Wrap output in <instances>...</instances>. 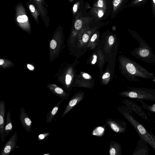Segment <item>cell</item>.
Here are the masks:
<instances>
[{
	"label": "cell",
	"instance_id": "obj_1",
	"mask_svg": "<svg viewBox=\"0 0 155 155\" xmlns=\"http://www.w3.org/2000/svg\"><path fill=\"white\" fill-rule=\"evenodd\" d=\"M118 110L134 127L140 138L146 141L155 150V136L146 130L132 115V111L126 106L118 107Z\"/></svg>",
	"mask_w": 155,
	"mask_h": 155
},
{
	"label": "cell",
	"instance_id": "obj_2",
	"mask_svg": "<svg viewBox=\"0 0 155 155\" xmlns=\"http://www.w3.org/2000/svg\"><path fill=\"white\" fill-rule=\"evenodd\" d=\"M126 69L130 81L138 82L139 78L151 79L155 82V76L153 73L149 72L136 61L127 59L125 65Z\"/></svg>",
	"mask_w": 155,
	"mask_h": 155
},
{
	"label": "cell",
	"instance_id": "obj_3",
	"mask_svg": "<svg viewBox=\"0 0 155 155\" xmlns=\"http://www.w3.org/2000/svg\"><path fill=\"white\" fill-rule=\"evenodd\" d=\"M132 35L139 42V46L131 51L135 57L144 62L149 63H155V54L151 48L137 34L134 33Z\"/></svg>",
	"mask_w": 155,
	"mask_h": 155
},
{
	"label": "cell",
	"instance_id": "obj_4",
	"mask_svg": "<svg viewBox=\"0 0 155 155\" xmlns=\"http://www.w3.org/2000/svg\"><path fill=\"white\" fill-rule=\"evenodd\" d=\"M123 97L155 102V90L144 87H131L120 93Z\"/></svg>",
	"mask_w": 155,
	"mask_h": 155
},
{
	"label": "cell",
	"instance_id": "obj_5",
	"mask_svg": "<svg viewBox=\"0 0 155 155\" xmlns=\"http://www.w3.org/2000/svg\"><path fill=\"white\" fill-rule=\"evenodd\" d=\"M108 126L114 132L118 133H123L126 131V123L122 120L108 118L106 120Z\"/></svg>",
	"mask_w": 155,
	"mask_h": 155
},
{
	"label": "cell",
	"instance_id": "obj_6",
	"mask_svg": "<svg viewBox=\"0 0 155 155\" xmlns=\"http://www.w3.org/2000/svg\"><path fill=\"white\" fill-rule=\"evenodd\" d=\"M18 134L15 131L4 145L0 155H9L15 149L18 140Z\"/></svg>",
	"mask_w": 155,
	"mask_h": 155
},
{
	"label": "cell",
	"instance_id": "obj_7",
	"mask_svg": "<svg viewBox=\"0 0 155 155\" xmlns=\"http://www.w3.org/2000/svg\"><path fill=\"white\" fill-rule=\"evenodd\" d=\"M24 10L21 5L18 7L16 10V21L21 27L27 29L30 27L29 21Z\"/></svg>",
	"mask_w": 155,
	"mask_h": 155
},
{
	"label": "cell",
	"instance_id": "obj_8",
	"mask_svg": "<svg viewBox=\"0 0 155 155\" xmlns=\"http://www.w3.org/2000/svg\"><path fill=\"white\" fill-rule=\"evenodd\" d=\"M122 103L127 108L134 111L142 119L147 120L148 118L142 108L134 102L127 99L124 100Z\"/></svg>",
	"mask_w": 155,
	"mask_h": 155
},
{
	"label": "cell",
	"instance_id": "obj_9",
	"mask_svg": "<svg viewBox=\"0 0 155 155\" xmlns=\"http://www.w3.org/2000/svg\"><path fill=\"white\" fill-rule=\"evenodd\" d=\"M19 119L24 129L27 132H30L31 131L32 120L26 112L24 107H21Z\"/></svg>",
	"mask_w": 155,
	"mask_h": 155
},
{
	"label": "cell",
	"instance_id": "obj_10",
	"mask_svg": "<svg viewBox=\"0 0 155 155\" xmlns=\"http://www.w3.org/2000/svg\"><path fill=\"white\" fill-rule=\"evenodd\" d=\"M5 104L4 101H0V136L1 140L4 142L5 136Z\"/></svg>",
	"mask_w": 155,
	"mask_h": 155
},
{
	"label": "cell",
	"instance_id": "obj_11",
	"mask_svg": "<svg viewBox=\"0 0 155 155\" xmlns=\"http://www.w3.org/2000/svg\"><path fill=\"white\" fill-rule=\"evenodd\" d=\"M84 95L81 94L74 96L68 101L66 107L63 112L61 117H64L76 105L79 103L84 97Z\"/></svg>",
	"mask_w": 155,
	"mask_h": 155
},
{
	"label": "cell",
	"instance_id": "obj_12",
	"mask_svg": "<svg viewBox=\"0 0 155 155\" xmlns=\"http://www.w3.org/2000/svg\"><path fill=\"white\" fill-rule=\"evenodd\" d=\"M48 87L53 94L62 100L68 99L69 94L66 93L61 87L54 85H49Z\"/></svg>",
	"mask_w": 155,
	"mask_h": 155
},
{
	"label": "cell",
	"instance_id": "obj_13",
	"mask_svg": "<svg viewBox=\"0 0 155 155\" xmlns=\"http://www.w3.org/2000/svg\"><path fill=\"white\" fill-rule=\"evenodd\" d=\"M110 155H121V147L120 144L114 141H111L109 147Z\"/></svg>",
	"mask_w": 155,
	"mask_h": 155
},
{
	"label": "cell",
	"instance_id": "obj_14",
	"mask_svg": "<svg viewBox=\"0 0 155 155\" xmlns=\"http://www.w3.org/2000/svg\"><path fill=\"white\" fill-rule=\"evenodd\" d=\"M62 100L59 101L56 105L46 115V122L47 123H51L57 113L60 104L63 101Z\"/></svg>",
	"mask_w": 155,
	"mask_h": 155
},
{
	"label": "cell",
	"instance_id": "obj_15",
	"mask_svg": "<svg viewBox=\"0 0 155 155\" xmlns=\"http://www.w3.org/2000/svg\"><path fill=\"white\" fill-rule=\"evenodd\" d=\"M13 131V126L11 119L10 111L8 110L7 114L6 120L5 127V137L8 136L9 134Z\"/></svg>",
	"mask_w": 155,
	"mask_h": 155
},
{
	"label": "cell",
	"instance_id": "obj_16",
	"mask_svg": "<svg viewBox=\"0 0 155 155\" xmlns=\"http://www.w3.org/2000/svg\"><path fill=\"white\" fill-rule=\"evenodd\" d=\"M136 99L141 104L143 108L150 112L155 113V104L152 105H149L144 103L143 100L138 99Z\"/></svg>",
	"mask_w": 155,
	"mask_h": 155
},
{
	"label": "cell",
	"instance_id": "obj_17",
	"mask_svg": "<svg viewBox=\"0 0 155 155\" xmlns=\"http://www.w3.org/2000/svg\"><path fill=\"white\" fill-rule=\"evenodd\" d=\"M124 0H113V15H115L120 8L122 5Z\"/></svg>",
	"mask_w": 155,
	"mask_h": 155
},
{
	"label": "cell",
	"instance_id": "obj_18",
	"mask_svg": "<svg viewBox=\"0 0 155 155\" xmlns=\"http://www.w3.org/2000/svg\"><path fill=\"white\" fill-rule=\"evenodd\" d=\"M105 0H97L94 5L96 7L105 8Z\"/></svg>",
	"mask_w": 155,
	"mask_h": 155
},
{
	"label": "cell",
	"instance_id": "obj_19",
	"mask_svg": "<svg viewBox=\"0 0 155 155\" xmlns=\"http://www.w3.org/2000/svg\"><path fill=\"white\" fill-rule=\"evenodd\" d=\"M49 132H45L41 134L38 135V141H42L48 138L50 135Z\"/></svg>",
	"mask_w": 155,
	"mask_h": 155
},
{
	"label": "cell",
	"instance_id": "obj_20",
	"mask_svg": "<svg viewBox=\"0 0 155 155\" xmlns=\"http://www.w3.org/2000/svg\"><path fill=\"white\" fill-rule=\"evenodd\" d=\"M29 8L35 19L37 20L38 17L37 15H38V13L36 10L34 6L33 5L31 4L29 5Z\"/></svg>",
	"mask_w": 155,
	"mask_h": 155
},
{
	"label": "cell",
	"instance_id": "obj_21",
	"mask_svg": "<svg viewBox=\"0 0 155 155\" xmlns=\"http://www.w3.org/2000/svg\"><path fill=\"white\" fill-rule=\"evenodd\" d=\"M82 26V22L81 19L76 20L74 23V26L75 28L77 30L80 29Z\"/></svg>",
	"mask_w": 155,
	"mask_h": 155
},
{
	"label": "cell",
	"instance_id": "obj_22",
	"mask_svg": "<svg viewBox=\"0 0 155 155\" xmlns=\"http://www.w3.org/2000/svg\"><path fill=\"white\" fill-rule=\"evenodd\" d=\"M97 14L99 18H101L102 17L104 14V11L103 10V8H99L97 11Z\"/></svg>",
	"mask_w": 155,
	"mask_h": 155
},
{
	"label": "cell",
	"instance_id": "obj_23",
	"mask_svg": "<svg viewBox=\"0 0 155 155\" xmlns=\"http://www.w3.org/2000/svg\"><path fill=\"white\" fill-rule=\"evenodd\" d=\"M57 45L56 41L54 40H52L50 41V46L51 49H54L55 48Z\"/></svg>",
	"mask_w": 155,
	"mask_h": 155
},
{
	"label": "cell",
	"instance_id": "obj_24",
	"mask_svg": "<svg viewBox=\"0 0 155 155\" xmlns=\"http://www.w3.org/2000/svg\"><path fill=\"white\" fill-rule=\"evenodd\" d=\"M72 79L71 77L69 74H67L66 76L65 83L66 84L68 85L70 84Z\"/></svg>",
	"mask_w": 155,
	"mask_h": 155
},
{
	"label": "cell",
	"instance_id": "obj_25",
	"mask_svg": "<svg viewBox=\"0 0 155 155\" xmlns=\"http://www.w3.org/2000/svg\"><path fill=\"white\" fill-rule=\"evenodd\" d=\"M89 36L86 34H84L82 36V41L84 43L87 42L89 39Z\"/></svg>",
	"mask_w": 155,
	"mask_h": 155
},
{
	"label": "cell",
	"instance_id": "obj_26",
	"mask_svg": "<svg viewBox=\"0 0 155 155\" xmlns=\"http://www.w3.org/2000/svg\"><path fill=\"white\" fill-rule=\"evenodd\" d=\"M114 41V38L112 35L110 36L109 38L108 42L110 45H112Z\"/></svg>",
	"mask_w": 155,
	"mask_h": 155
},
{
	"label": "cell",
	"instance_id": "obj_27",
	"mask_svg": "<svg viewBox=\"0 0 155 155\" xmlns=\"http://www.w3.org/2000/svg\"><path fill=\"white\" fill-rule=\"evenodd\" d=\"M78 3H75L73 8V10L74 13H75L77 12V11L78 10Z\"/></svg>",
	"mask_w": 155,
	"mask_h": 155
},
{
	"label": "cell",
	"instance_id": "obj_28",
	"mask_svg": "<svg viewBox=\"0 0 155 155\" xmlns=\"http://www.w3.org/2000/svg\"><path fill=\"white\" fill-rule=\"evenodd\" d=\"M97 35L96 34H94L91 39V42H94L97 38Z\"/></svg>",
	"mask_w": 155,
	"mask_h": 155
},
{
	"label": "cell",
	"instance_id": "obj_29",
	"mask_svg": "<svg viewBox=\"0 0 155 155\" xmlns=\"http://www.w3.org/2000/svg\"><path fill=\"white\" fill-rule=\"evenodd\" d=\"M110 76V74L109 73L107 72L104 74L102 77L103 79L108 78Z\"/></svg>",
	"mask_w": 155,
	"mask_h": 155
},
{
	"label": "cell",
	"instance_id": "obj_30",
	"mask_svg": "<svg viewBox=\"0 0 155 155\" xmlns=\"http://www.w3.org/2000/svg\"><path fill=\"white\" fill-rule=\"evenodd\" d=\"M83 78L86 79H88L90 78L89 75L87 73H84L82 75Z\"/></svg>",
	"mask_w": 155,
	"mask_h": 155
},
{
	"label": "cell",
	"instance_id": "obj_31",
	"mask_svg": "<svg viewBox=\"0 0 155 155\" xmlns=\"http://www.w3.org/2000/svg\"><path fill=\"white\" fill-rule=\"evenodd\" d=\"M27 67L28 69L31 71H33L34 69V67L32 65L28 64L27 65Z\"/></svg>",
	"mask_w": 155,
	"mask_h": 155
},
{
	"label": "cell",
	"instance_id": "obj_32",
	"mask_svg": "<svg viewBox=\"0 0 155 155\" xmlns=\"http://www.w3.org/2000/svg\"><path fill=\"white\" fill-rule=\"evenodd\" d=\"M93 57H94V58L91 62V63L92 64H94L96 63V60H97V57L96 55H94L93 56Z\"/></svg>",
	"mask_w": 155,
	"mask_h": 155
},
{
	"label": "cell",
	"instance_id": "obj_33",
	"mask_svg": "<svg viewBox=\"0 0 155 155\" xmlns=\"http://www.w3.org/2000/svg\"><path fill=\"white\" fill-rule=\"evenodd\" d=\"M143 0H135L133 2V4H137L141 1H143Z\"/></svg>",
	"mask_w": 155,
	"mask_h": 155
},
{
	"label": "cell",
	"instance_id": "obj_34",
	"mask_svg": "<svg viewBox=\"0 0 155 155\" xmlns=\"http://www.w3.org/2000/svg\"><path fill=\"white\" fill-rule=\"evenodd\" d=\"M152 2L153 8L155 14V0H152Z\"/></svg>",
	"mask_w": 155,
	"mask_h": 155
},
{
	"label": "cell",
	"instance_id": "obj_35",
	"mask_svg": "<svg viewBox=\"0 0 155 155\" xmlns=\"http://www.w3.org/2000/svg\"><path fill=\"white\" fill-rule=\"evenodd\" d=\"M4 60L2 59H0V65H2L4 63Z\"/></svg>",
	"mask_w": 155,
	"mask_h": 155
},
{
	"label": "cell",
	"instance_id": "obj_36",
	"mask_svg": "<svg viewBox=\"0 0 155 155\" xmlns=\"http://www.w3.org/2000/svg\"><path fill=\"white\" fill-rule=\"evenodd\" d=\"M43 155H50V154L49 153H47L43 154Z\"/></svg>",
	"mask_w": 155,
	"mask_h": 155
},
{
	"label": "cell",
	"instance_id": "obj_37",
	"mask_svg": "<svg viewBox=\"0 0 155 155\" xmlns=\"http://www.w3.org/2000/svg\"><path fill=\"white\" fill-rule=\"evenodd\" d=\"M37 0L38 1H41V0Z\"/></svg>",
	"mask_w": 155,
	"mask_h": 155
},
{
	"label": "cell",
	"instance_id": "obj_38",
	"mask_svg": "<svg viewBox=\"0 0 155 155\" xmlns=\"http://www.w3.org/2000/svg\"><path fill=\"white\" fill-rule=\"evenodd\" d=\"M70 0V1L72 2V1H74V0Z\"/></svg>",
	"mask_w": 155,
	"mask_h": 155
}]
</instances>
